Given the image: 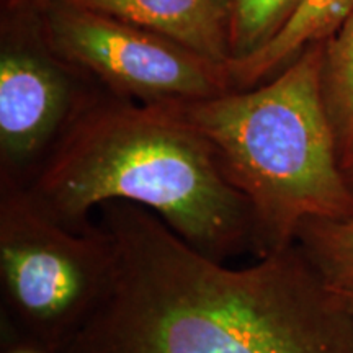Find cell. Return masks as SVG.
<instances>
[{"mask_svg":"<svg viewBox=\"0 0 353 353\" xmlns=\"http://www.w3.org/2000/svg\"><path fill=\"white\" fill-rule=\"evenodd\" d=\"M110 290L63 353H353V319L294 242L232 268L152 211L100 206Z\"/></svg>","mask_w":353,"mask_h":353,"instance_id":"obj_1","label":"cell"},{"mask_svg":"<svg viewBox=\"0 0 353 353\" xmlns=\"http://www.w3.org/2000/svg\"><path fill=\"white\" fill-rule=\"evenodd\" d=\"M26 190L72 229L92 224L95 206L128 201L219 262L255 249L249 201L224 176L208 141L164 105L99 94Z\"/></svg>","mask_w":353,"mask_h":353,"instance_id":"obj_2","label":"cell"},{"mask_svg":"<svg viewBox=\"0 0 353 353\" xmlns=\"http://www.w3.org/2000/svg\"><path fill=\"white\" fill-rule=\"evenodd\" d=\"M322 43L270 82L210 99L161 103L208 141L232 187L249 201L257 257L296 241L309 219L353 216V195L321 94Z\"/></svg>","mask_w":353,"mask_h":353,"instance_id":"obj_3","label":"cell"},{"mask_svg":"<svg viewBox=\"0 0 353 353\" xmlns=\"http://www.w3.org/2000/svg\"><path fill=\"white\" fill-rule=\"evenodd\" d=\"M113 272L114 242L100 223L68 228L26 188L0 185L2 347L63 353L103 303Z\"/></svg>","mask_w":353,"mask_h":353,"instance_id":"obj_4","label":"cell"},{"mask_svg":"<svg viewBox=\"0 0 353 353\" xmlns=\"http://www.w3.org/2000/svg\"><path fill=\"white\" fill-rule=\"evenodd\" d=\"M30 8L48 46L118 99L161 105L234 90L228 65L143 26L72 0H38Z\"/></svg>","mask_w":353,"mask_h":353,"instance_id":"obj_5","label":"cell"},{"mask_svg":"<svg viewBox=\"0 0 353 353\" xmlns=\"http://www.w3.org/2000/svg\"><path fill=\"white\" fill-rule=\"evenodd\" d=\"M95 83L48 46L37 21L2 26L0 41V185L26 188L79 113Z\"/></svg>","mask_w":353,"mask_h":353,"instance_id":"obj_6","label":"cell"},{"mask_svg":"<svg viewBox=\"0 0 353 353\" xmlns=\"http://www.w3.org/2000/svg\"><path fill=\"white\" fill-rule=\"evenodd\" d=\"M165 37L216 64L231 63L228 0H72Z\"/></svg>","mask_w":353,"mask_h":353,"instance_id":"obj_7","label":"cell"},{"mask_svg":"<svg viewBox=\"0 0 353 353\" xmlns=\"http://www.w3.org/2000/svg\"><path fill=\"white\" fill-rule=\"evenodd\" d=\"M353 10V0H303L288 23L262 50L228 64L234 90L259 85L307 46L325 41Z\"/></svg>","mask_w":353,"mask_h":353,"instance_id":"obj_8","label":"cell"},{"mask_svg":"<svg viewBox=\"0 0 353 353\" xmlns=\"http://www.w3.org/2000/svg\"><path fill=\"white\" fill-rule=\"evenodd\" d=\"M321 94L343 162L353 151V10L322 41Z\"/></svg>","mask_w":353,"mask_h":353,"instance_id":"obj_9","label":"cell"},{"mask_svg":"<svg viewBox=\"0 0 353 353\" xmlns=\"http://www.w3.org/2000/svg\"><path fill=\"white\" fill-rule=\"evenodd\" d=\"M294 242L330 288L353 285V216L309 219Z\"/></svg>","mask_w":353,"mask_h":353,"instance_id":"obj_10","label":"cell"},{"mask_svg":"<svg viewBox=\"0 0 353 353\" xmlns=\"http://www.w3.org/2000/svg\"><path fill=\"white\" fill-rule=\"evenodd\" d=\"M232 61L262 50L288 23L303 0H228Z\"/></svg>","mask_w":353,"mask_h":353,"instance_id":"obj_11","label":"cell"},{"mask_svg":"<svg viewBox=\"0 0 353 353\" xmlns=\"http://www.w3.org/2000/svg\"><path fill=\"white\" fill-rule=\"evenodd\" d=\"M334 290L337 291V294L342 299L343 306H345L348 314H350L353 319V285L345 286V288H334Z\"/></svg>","mask_w":353,"mask_h":353,"instance_id":"obj_12","label":"cell"},{"mask_svg":"<svg viewBox=\"0 0 353 353\" xmlns=\"http://www.w3.org/2000/svg\"><path fill=\"white\" fill-rule=\"evenodd\" d=\"M342 170H343V176H345L347 187L353 195V151L348 154V156L345 157V161L342 162Z\"/></svg>","mask_w":353,"mask_h":353,"instance_id":"obj_13","label":"cell"},{"mask_svg":"<svg viewBox=\"0 0 353 353\" xmlns=\"http://www.w3.org/2000/svg\"><path fill=\"white\" fill-rule=\"evenodd\" d=\"M2 2L8 10H19V8L33 6V3L38 2V0H2Z\"/></svg>","mask_w":353,"mask_h":353,"instance_id":"obj_14","label":"cell"},{"mask_svg":"<svg viewBox=\"0 0 353 353\" xmlns=\"http://www.w3.org/2000/svg\"><path fill=\"white\" fill-rule=\"evenodd\" d=\"M2 353H46L32 347H23V345H7L2 347Z\"/></svg>","mask_w":353,"mask_h":353,"instance_id":"obj_15","label":"cell"}]
</instances>
